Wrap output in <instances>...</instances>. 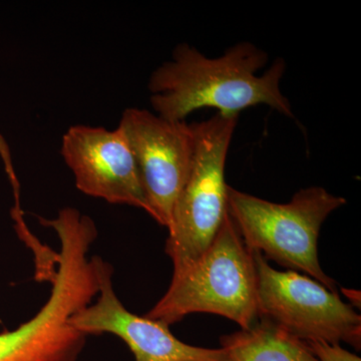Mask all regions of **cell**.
Listing matches in <instances>:
<instances>
[{
    "mask_svg": "<svg viewBox=\"0 0 361 361\" xmlns=\"http://www.w3.org/2000/svg\"><path fill=\"white\" fill-rule=\"evenodd\" d=\"M267 61V54L249 42L235 44L215 59L189 44H179L172 61L159 66L149 78L152 106L157 115L171 122H182L200 109L238 115L257 104L293 118L290 103L280 89L285 61L276 59L258 75Z\"/></svg>",
    "mask_w": 361,
    "mask_h": 361,
    "instance_id": "obj_1",
    "label": "cell"
},
{
    "mask_svg": "<svg viewBox=\"0 0 361 361\" xmlns=\"http://www.w3.org/2000/svg\"><path fill=\"white\" fill-rule=\"evenodd\" d=\"M56 232L61 250L49 300L28 322L0 334V361H77L84 348L87 336L70 320L99 293V256L87 257L97 233L78 222Z\"/></svg>",
    "mask_w": 361,
    "mask_h": 361,
    "instance_id": "obj_2",
    "label": "cell"
},
{
    "mask_svg": "<svg viewBox=\"0 0 361 361\" xmlns=\"http://www.w3.org/2000/svg\"><path fill=\"white\" fill-rule=\"evenodd\" d=\"M257 284L253 253L227 212L212 244L173 272L168 290L146 317L170 326L192 313H211L248 329L259 322Z\"/></svg>",
    "mask_w": 361,
    "mask_h": 361,
    "instance_id": "obj_3",
    "label": "cell"
},
{
    "mask_svg": "<svg viewBox=\"0 0 361 361\" xmlns=\"http://www.w3.org/2000/svg\"><path fill=\"white\" fill-rule=\"evenodd\" d=\"M346 203L320 187L299 190L289 203L263 200L228 186L227 212L247 248L291 271H302L330 291L336 282L323 272L318 259L320 228Z\"/></svg>",
    "mask_w": 361,
    "mask_h": 361,
    "instance_id": "obj_4",
    "label": "cell"
},
{
    "mask_svg": "<svg viewBox=\"0 0 361 361\" xmlns=\"http://www.w3.org/2000/svg\"><path fill=\"white\" fill-rule=\"evenodd\" d=\"M238 115L217 113L194 123L193 165L169 225L166 253L174 272L192 264L212 244L227 214L225 166Z\"/></svg>",
    "mask_w": 361,
    "mask_h": 361,
    "instance_id": "obj_5",
    "label": "cell"
},
{
    "mask_svg": "<svg viewBox=\"0 0 361 361\" xmlns=\"http://www.w3.org/2000/svg\"><path fill=\"white\" fill-rule=\"evenodd\" d=\"M257 270L258 315L305 342L350 344L360 350L361 316L337 292L295 271H278L252 251Z\"/></svg>",
    "mask_w": 361,
    "mask_h": 361,
    "instance_id": "obj_6",
    "label": "cell"
},
{
    "mask_svg": "<svg viewBox=\"0 0 361 361\" xmlns=\"http://www.w3.org/2000/svg\"><path fill=\"white\" fill-rule=\"evenodd\" d=\"M118 128L134 155L149 215L168 228L193 165V125L185 121L171 122L141 109H128Z\"/></svg>",
    "mask_w": 361,
    "mask_h": 361,
    "instance_id": "obj_7",
    "label": "cell"
},
{
    "mask_svg": "<svg viewBox=\"0 0 361 361\" xmlns=\"http://www.w3.org/2000/svg\"><path fill=\"white\" fill-rule=\"evenodd\" d=\"M61 155L82 193L149 214L134 155L118 128L73 126L63 135Z\"/></svg>",
    "mask_w": 361,
    "mask_h": 361,
    "instance_id": "obj_8",
    "label": "cell"
},
{
    "mask_svg": "<svg viewBox=\"0 0 361 361\" xmlns=\"http://www.w3.org/2000/svg\"><path fill=\"white\" fill-rule=\"evenodd\" d=\"M99 293L71 316V324L85 336L111 334L120 337L135 361H223L221 348H204L179 341L165 323L130 312L114 290L113 268L99 258Z\"/></svg>",
    "mask_w": 361,
    "mask_h": 361,
    "instance_id": "obj_9",
    "label": "cell"
},
{
    "mask_svg": "<svg viewBox=\"0 0 361 361\" xmlns=\"http://www.w3.org/2000/svg\"><path fill=\"white\" fill-rule=\"evenodd\" d=\"M220 341L223 361H319L305 341L261 318Z\"/></svg>",
    "mask_w": 361,
    "mask_h": 361,
    "instance_id": "obj_10",
    "label": "cell"
},
{
    "mask_svg": "<svg viewBox=\"0 0 361 361\" xmlns=\"http://www.w3.org/2000/svg\"><path fill=\"white\" fill-rule=\"evenodd\" d=\"M319 361H361L360 356L342 348L341 344L322 341L306 342Z\"/></svg>",
    "mask_w": 361,
    "mask_h": 361,
    "instance_id": "obj_11",
    "label": "cell"
},
{
    "mask_svg": "<svg viewBox=\"0 0 361 361\" xmlns=\"http://www.w3.org/2000/svg\"><path fill=\"white\" fill-rule=\"evenodd\" d=\"M0 158L4 161V169L8 179L11 180V186H13L14 197L16 200L20 199V182H18V177H16V171H14L13 157H11V149H9L8 144H7L6 139L0 134Z\"/></svg>",
    "mask_w": 361,
    "mask_h": 361,
    "instance_id": "obj_12",
    "label": "cell"
}]
</instances>
